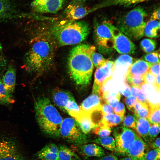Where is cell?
<instances>
[{
	"label": "cell",
	"instance_id": "6da1fadb",
	"mask_svg": "<svg viewBox=\"0 0 160 160\" xmlns=\"http://www.w3.org/2000/svg\"><path fill=\"white\" fill-rule=\"evenodd\" d=\"M24 56L23 68L29 73L44 71L52 63L56 42L50 32L42 30L35 33Z\"/></svg>",
	"mask_w": 160,
	"mask_h": 160
},
{
	"label": "cell",
	"instance_id": "7a4b0ae2",
	"mask_svg": "<svg viewBox=\"0 0 160 160\" xmlns=\"http://www.w3.org/2000/svg\"><path fill=\"white\" fill-rule=\"evenodd\" d=\"M96 49L94 46L81 44L71 50L68 59V68L71 77L77 85L85 86L89 83L94 67L91 55Z\"/></svg>",
	"mask_w": 160,
	"mask_h": 160
},
{
	"label": "cell",
	"instance_id": "3957f363",
	"mask_svg": "<svg viewBox=\"0 0 160 160\" xmlns=\"http://www.w3.org/2000/svg\"><path fill=\"white\" fill-rule=\"evenodd\" d=\"M34 109L37 122L42 131L50 136L59 137L63 119L50 100L44 97L37 98L34 103Z\"/></svg>",
	"mask_w": 160,
	"mask_h": 160
},
{
	"label": "cell",
	"instance_id": "277c9868",
	"mask_svg": "<svg viewBox=\"0 0 160 160\" xmlns=\"http://www.w3.org/2000/svg\"><path fill=\"white\" fill-rule=\"evenodd\" d=\"M89 31L86 22L70 20L55 24L50 31L56 41L62 46L81 43L86 39Z\"/></svg>",
	"mask_w": 160,
	"mask_h": 160
},
{
	"label": "cell",
	"instance_id": "5b68a950",
	"mask_svg": "<svg viewBox=\"0 0 160 160\" xmlns=\"http://www.w3.org/2000/svg\"><path fill=\"white\" fill-rule=\"evenodd\" d=\"M147 16L143 7H137L119 18L116 27L130 39H139L144 35Z\"/></svg>",
	"mask_w": 160,
	"mask_h": 160
},
{
	"label": "cell",
	"instance_id": "8992f818",
	"mask_svg": "<svg viewBox=\"0 0 160 160\" xmlns=\"http://www.w3.org/2000/svg\"><path fill=\"white\" fill-rule=\"evenodd\" d=\"M112 23L109 20H104L96 23L94 30L95 42L99 51L108 54L113 49V39L111 33Z\"/></svg>",
	"mask_w": 160,
	"mask_h": 160
},
{
	"label": "cell",
	"instance_id": "52a82bcc",
	"mask_svg": "<svg viewBox=\"0 0 160 160\" xmlns=\"http://www.w3.org/2000/svg\"><path fill=\"white\" fill-rule=\"evenodd\" d=\"M59 136L78 146L87 143L88 141L86 135L81 131L76 120L70 118L63 120Z\"/></svg>",
	"mask_w": 160,
	"mask_h": 160
},
{
	"label": "cell",
	"instance_id": "ba28073f",
	"mask_svg": "<svg viewBox=\"0 0 160 160\" xmlns=\"http://www.w3.org/2000/svg\"><path fill=\"white\" fill-rule=\"evenodd\" d=\"M113 134L115 141L114 151L121 155L125 154L137 135L133 130L124 126L115 127L113 130Z\"/></svg>",
	"mask_w": 160,
	"mask_h": 160
},
{
	"label": "cell",
	"instance_id": "9c48e42d",
	"mask_svg": "<svg viewBox=\"0 0 160 160\" xmlns=\"http://www.w3.org/2000/svg\"><path fill=\"white\" fill-rule=\"evenodd\" d=\"M114 64V62L106 60L103 64L97 68L94 74L92 93L101 95L104 86L112 78Z\"/></svg>",
	"mask_w": 160,
	"mask_h": 160
},
{
	"label": "cell",
	"instance_id": "30bf717a",
	"mask_svg": "<svg viewBox=\"0 0 160 160\" xmlns=\"http://www.w3.org/2000/svg\"><path fill=\"white\" fill-rule=\"evenodd\" d=\"M15 141L10 137H0V160H26Z\"/></svg>",
	"mask_w": 160,
	"mask_h": 160
},
{
	"label": "cell",
	"instance_id": "8fae6325",
	"mask_svg": "<svg viewBox=\"0 0 160 160\" xmlns=\"http://www.w3.org/2000/svg\"><path fill=\"white\" fill-rule=\"evenodd\" d=\"M111 33L113 39V48L118 52L129 54L135 53L136 48L134 43L113 24L111 27Z\"/></svg>",
	"mask_w": 160,
	"mask_h": 160
},
{
	"label": "cell",
	"instance_id": "7c38bea8",
	"mask_svg": "<svg viewBox=\"0 0 160 160\" xmlns=\"http://www.w3.org/2000/svg\"><path fill=\"white\" fill-rule=\"evenodd\" d=\"M66 0H33L31 4L33 10L40 13H57L64 5Z\"/></svg>",
	"mask_w": 160,
	"mask_h": 160
},
{
	"label": "cell",
	"instance_id": "4fadbf2b",
	"mask_svg": "<svg viewBox=\"0 0 160 160\" xmlns=\"http://www.w3.org/2000/svg\"><path fill=\"white\" fill-rule=\"evenodd\" d=\"M148 144L137 134L136 137L127 149L125 155L133 160H144L147 152Z\"/></svg>",
	"mask_w": 160,
	"mask_h": 160
},
{
	"label": "cell",
	"instance_id": "5bb4252c",
	"mask_svg": "<svg viewBox=\"0 0 160 160\" xmlns=\"http://www.w3.org/2000/svg\"><path fill=\"white\" fill-rule=\"evenodd\" d=\"M91 12V8L84 6L83 3L72 1L65 8L63 13L69 20H76Z\"/></svg>",
	"mask_w": 160,
	"mask_h": 160
},
{
	"label": "cell",
	"instance_id": "9a60e30c",
	"mask_svg": "<svg viewBox=\"0 0 160 160\" xmlns=\"http://www.w3.org/2000/svg\"><path fill=\"white\" fill-rule=\"evenodd\" d=\"M105 102L100 95L92 93L83 101L80 107L82 112L91 115L96 111L101 110L102 105Z\"/></svg>",
	"mask_w": 160,
	"mask_h": 160
},
{
	"label": "cell",
	"instance_id": "2e32d148",
	"mask_svg": "<svg viewBox=\"0 0 160 160\" xmlns=\"http://www.w3.org/2000/svg\"><path fill=\"white\" fill-rule=\"evenodd\" d=\"M152 65L143 60H137L129 66L125 76H143L149 71Z\"/></svg>",
	"mask_w": 160,
	"mask_h": 160
},
{
	"label": "cell",
	"instance_id": "e0dca14e",
	"mask_svg": "<svg viewBox=\"0 0 160 160\" xmlns=\"http://www.w3.org/2000/svg\"><path fill=\"white\" fill-rule=\"evenodd\" d=\"M58 146L54 143H49L38 152L35 156L37 160H58Z\"/></svg>",
	"mask_w": 160,
	"mask_h": 160
},
{
	"label": "cell",
	"instance_id": "ac0fdd59",
	"mask_svg": "<svg viewBox=\"0 0 160 160\" xmlns=\"http://www.w3.org/2000/svg\"><path fill=\"white\" fill-rule=\"evenodd\" d=\"M151 0H103L99 3L94 6V11L100 9L112 6H122L130 7L134 6L138 4Z\"/></svg>",
	"mask_w": 160,
	"mask_h": 160
},
{
	"label": "cell",
	"instance_id": "d6986e66",
	"mask_svg": "<svg viewBox=\"0 0 160 160\" xmlns=\"http://www.w3.org/2000/svg\"><path fill=\"white\" fill-rule=\"evenodd\" d=\"M16 69L15 65L12 64L8 66L5 73L1 79L5 89L12 94L15 88L16 80Z\"/></svg>",
	"mask_w": 160,
	"mask_h": 160
},
{
	"label": "cell",
	"instance_id": "ffe728a7",
	"mask_svg": "<svg viewBox=\"0 0 160 160\" xmlns=\"http://www.w3.org/2000/svg\"><path fill=\"white\" fill-rule=\"evenodd\" d=\"M52 96L55 104L64 111H65V106L68 102L74 99L69 92L59 89L54 90Z\"/></svg>",
	"mask_w": 160,
	"mask_h": 160
},
{
	"label": "cell",
	"instance_id": "44dd1931",
	"mask_svg": "<svg viewBox=\"0 0 160 160\" xmlns=\"http://www.w3.org/2000/svg\"><path fill=\"white\" fill-rule=\"evenodd\" d=\"M75 120L81 131L86 135L92 131L96 126L90 115L85 113L81 111L80 114Z\"/></svg>",
	"mask_w": 160,
	"mask_h": 160
},
{
	"label": "cell",
	"instance_id": "7402d4cb",
	"mask_svg": "<svg viewBox=\"0 0 160 160\" xmlns=\"http://www.w3.org/2000/svg\"><path fill=\"white\" fill-rule=\"evenodd\" d=\"M81 152L88 157H101L105 155L103 148L96 143L85 144L79 145Z\"/></svg>",
	"mask_w": 160,
	"mask_h": 160
},
{
	"label": "cell",
	"instance_id": "603a6c76",
	"mask_svg": "<svg viewBox=\"0 0 160 160\" xmlns=\"http://www.w3.org/2000/svg\"><path fill=\"white\" fill-rule=\"evenodd\" d=\"M137 122L135 130L136 134L141 137L148 144V133L151 124L148 119L137 117Z\"/></svg>",
	"mask_w": 160,
	"mask_h": 160
},
{
	"label": "cell",
	"instance_id": "cb8c5ba5",
	"mask_svg": "<svg viewBox=\"0 0 160 160\" xmlns=\"http://www.w3.org/2000/svg\"><path fill=\"white\" fill-rule=\"evenodd\" d=\"M15 11L9 0H0V21L13 17Z\"/></svg>",
	"mask_w": 160,
	"mask_h": 160
},
{
	"label": "cell",
	"instance_id": "d4e9b609",
	"mask_svg": "<svg viewBox=\"0 0 160 160\" xmlns=\"http://www.w3.org/2000/svg\"><path fill=\"white\" fill-rule=\"evenodd\" d=\"M57 155L58 160H81L76 153L64 145L58 146Z\"/></svg>",
	"mask_w": 160,
	"mask_h": 160
},
{
	"label": "cell",
	"instance_id": "484cf974",
	"mask_svg": "<svg viewBox=\"0 0 160 160\" xmlns=\"http://www.w3.org/2000/svg\"><path fill=\"white\" fill-rule=\"evenodd\" d=\"M159 21L150 20L146 23L145 28L144 35L151 38H156L159 36Z\"/></svg>",
	"mask_w": 160,
	"mask_h": 160
},
{
	"label": "cell",
	"instance_id": "4316f807",
	"mask_svg": "<svg viewBox=\"0 0 160 160\" xmlns=\"http://www.w3.org/2000/svg\"><path fill=\"white\" fill-rule=\"evenodd\" d=\"M149 103H143L137 100L131 111L137 117L147 119L149 113Z\"/></svg>",
	"mask_w": 160,
	"mask_h": 160
},
{
	"label": "cell",
	"instance_id": "83f0119b",
	"mask_svg": "<svg viewBox=\"0 0 160 160\" xmlns=\"http://www.w3.org/2000/svg\"><path fill=\"white\" fill-rule=\"evenodd\" d=\"M124 117L112 113L104 115L100 122L111 128L117 126L122 123Z\"/></svg>",
	"mask_w": 160,
	"mask_h": 160
},
{
	"label": "cell",
	"instance_id": "f1b7e54d",
	"mask_svg": "<svg viewBox=\"0 0 160 160\" xmlns=\"http://www.w3.org/2000/svg\"><path fill=\"white\" fill-rule=\"evenodd\" d=\"M149 113L147 119L151 124H160V104L149 102Z\"/></svg>",
	"mask_w": 160,
	"mask_h": 160
},
{
	"label": "cell",
	"instance_id": "f546056e",
	"mask_svg": "<svg viewBox=\"0 0 160 160\" xmlns=\"http://www.w3.org/2000/svg\"><path fill=\"white\" fill-rule=\"evenodd\" d=\"M92 142L102 146L107 150L112 151H115V141L114 138L111 136H108L103 137H98L94 140Z\"/></svg>",
	"mask_w": 160,
	"mask_h": 160
},
{
	"label": "cell",
	"instance_id": "4dcf8cb0",
	"mask_svg": "<svg viewBox=\"0 0 160 160\" xmlns=\"http://www.w3.org/2000/svg\"><path fill=\"white\" fill-rule=\"evenodd\" d=\"M14 102L12 94L5 89L1 80L0 81V104L8 105Z\"/></svg>",
	"mask_w": 160,
	"mask_h": 160
},
{
	"label": "cell",
	"instance_id": "1f68e13d",
	"mask_svg": "<svg viewBox=\"0 0 160 160\" xmlns=\"http://www.w3.org/2000/svg\"><path fill=\"white\" fill-rule=\"evenodd\" d=\"M65 111L68 113L75 119L81 112L80 106L77 104L74 99L68 102L65 106Z\"/></svg>",
	"mask_w": 160,
	"mask_h": 160
},
{
	"label": "cell",
	"instance_id": "d6a6232c",
	"mask_svg": "<svg viewBox=\"0 0 160 160\" xmlns=\"http://www.w3.org/2000/svg\"><path fill=\"white\" fill-rule=\"evenodd\" d=\"M92 131L99 137H103L109 136L111 132V128L100 122L96 125Z\"/></svg>",
	"mask_w": 160,
	"mask_h": 160
},
{
	"label": "cell",
	"instance_id": "836d02e7",
	"mask_svg": "<svg viewBox=\"0 0 160 160\" xmlns=\"http://www.w3.org/2000/svg\"><path fill=\"white\" fill-rule=\"evenodd\" d=\"M125 79L127 83L131 87H136L141 89V87L144 84L143 76H125Z\"/></svg>",
	"mask_w": 160,
	"mask_h": 160
},
{
	"label": "cell",
	"instance_id": "e575fe53",
	"mask_svg": "<svg viewBox=\"0 0 160 160\" xmlns=\"http://www.w3.org/2000/svg\"><path fill=\"white\" fill-rule=\"evenodd\" d=\"M157 43L154 40L150 39H145L140 42L142 49L146 53L151 52L154 51L156 46Z\"/></svg>",
	"mask_w": 160,
	"mask_h": 160
},
{
	"label": "cell",
	"instance_id": "d590c367",
	"mask_svg": "<svg viewBox=\"0 0 160 160\" xmlns=\"http://www.w3.org/2000/svg\"><path fill=\"white\" fill-rule=\"evenodd\" d=\"M137 122V117L133 113H128L124 116L122 122L124 126L135 130Z\"/></svg>",
	"mask_w": 160,
	"mask_h": 160
},
{
	"label": "cell",
	"instance_id": "8d00e7d4",
	"mask_svg": "<svg viewBox=\"0 0 160 160\" xmlns=\"http://www.w3.org/2000/svg\"><path fill=\"white\" fill-rule=\"evenodd\" d=\"M140 89L137 88L131 87V94L140 102L149 104L150 102L148 100L146 95Z\"/></svg>",
	"mask_w": 160,
	"mask_h": 160
},
{
	"label": "cell",
	"instance_id": "74e56055",
	"mask_svg": "<svg viewBox=\"0 0 160 160\" xmlns=\"http://www.w3.org/2000/svg\"><path fill=\"white\" fill-rule=\"evenodd\" d=\"M160 124H151L148 133V143H150L157 136L159 132Z\"/></svg>",
	"mask_w": 160,
	"mask_h": 160
},
{
	"label": "cell",
	"instance_id": "f35d334b",
	"mask_svg": "<svg viewBox=\"0 0 160 160\" xmlns=\"http://www.w3.org/2000/svg\"><path fill=\"white\" fill-rule=\"evenodd\" d=\"M93 52L91 55V59L94 66L97 68L103 64L106 60L99 53Z\"/></svg>",
	"mask_w": 160,
	"mask_h": 160
},
{
	"label": "cell",
	"instance_id": "ab89813d",
	"mask_svg": "<svg viewBox=\"0 0 160 160\" xmlns=\"http://www.w3.org/2000/svg\"><path fill=\"white\" fill-rule=\"evenodd\" d=\"M121 98V94L119 92L115 95L107 96L104 99L110 105L114 108L119 103Z\"/></svg>",
	"mask_w": 160,
	"mask_h": 160
},
{
	"label": "cell",
	"instance_id": "60d3db41",
	"mask_svg": "<svg viewBox=\"0 0 160 160\" xmlns=\"http://www.w3.org/2000/svg\"><path fill=\"white\" fill-rule=\"evenodd\" d=\"M145 61L152 64L159 63V54L156 52H153L145 55L143 57Z\"/></svg>",
	"mask_w": 160,
	"mask_h": 160
},
{
	"label": "cell",
	"instance_id": "b9f144b4",
	"mask_svg": "<svg viewBox=\"0 0 160 160\" xmlns=\"http://www.w3.org/2000/svg\"><path fill=\"white\" fill-rule=\"evenodd\" d=\"M144 160H160V149H154L148 151Z\"/></svg>",
	"mask_w": 160,
	"mask_h": 160
},
{
	"label": "cell",
	"instance_id": "7bdbcfd3",
	"mask_svg": "<svg viewBox=\"0 0 160 160\" xmlns=\"http://www.w3.org/2000/svg\"><path fill=\"white\" fill-rule=\"evenodd\" d=\"M113 112L116 115L124 116L126 112V108L124 104L121 102L119 103L113 108Z\"/></svg>",
	"mask_w": 160,
	"mask_h": 160
},
{
	"label": "cell",
	"instance_id": "ee69618b",
	"mask_svg": "<svg viewBox=\"0 0 160 160\" xmlns=\"http://www.w3.org/2000/svg\"><path fill=\"white\" fill-rule=\"evenodd\" d=\"M137 101V99L133 96H130L125 99V104L127 108L129 111H131Z\"/></svg>",
	"mask_w": 160,
	"mask_h": 160
},
{
	"label": "cell",
	"instance_id": "f6af8a7d",
	"mask_svg": "<svg viewBox=\"0 0 160 160\" xmlns=\"http://www.w3.org/2000/svg\"><path fill=\"white\" fill-rule=\"evenodd\" d=\"M143 78L145 84H151L154 87L156 79V76L148 71L143 76Z\"/></svg>",
	"mask_w": 160,
	"mask_h": 160
},
{
	"label": "cell",
	"instance_id": "bcb514c9",
	"mask_svg": "<svg viewBox=\"0 0 160 160\" xmlns=\"http://www.w3.org/2000/svg\"><path fill=\"white\" fill-rule=\"evenodd\" d=\"M107 102L103 103L102 105L101 110L104 115L112 114L113 112V108Z\"/></svg>",
	"mask_w": 160,
	"mask_h": 160
},
{
	"label": "cell",
	"instance_id": "7dc6e473",
	"mask_svg": "<svg viewBox=\"0 0 160 160\" xmlns=\"http://www.w3.org/2000/svg\"><path fill=\"white\" fill-rule=\"evenodd\" d=\"M149 71L156 77L160 74L159 63L152 64Z\"/></svg>",
	"mask_w": 160,
	"mask_h": 160
},
{
	"label": "cell",
	"instance_id": "c3c4849f",
	"mask_svg": "<svg viewBox=\"0 0 160 160\" xmlns=\"http://www.w3.org/2000/svg\"><path fill=\"white\" fill-rule=\"evenodd\" d=\"M6 60L4 56L2 51L0 49V71H1L6 65Z\"/></svg>",
	"mask_w": 160,
	"mask_h": 160
},
{
	"label": "cell",
	"instance_id": "681fc988",
	"mask_svg": "<svg viewBox=\"0 0 160 160\" xmlns=\"http://www.w3.org/2000/svg\"><path fill=\"white\" fill-rule=\"evenodd\" d=\"M150 18V20H159L160 8L159 7L154 11Z\"/></svg>",
	"mask_w": 160,
	"mask_h": 160
},
{
	"label": "cell",
	"instance_id": "f907efd6",
	"mask_svg": "<svg viewBox=\"0 0 160 160\" xmlns=\"http://www.w3.org/2000/svg\"><path fill=\"white\" fill-rule=\"evenodd\" d=\"M160 137L156 138L150 143L151 147L153 149H160Z\"/></svg>",
	"mask_w": 160,
	"mask_h": 160
},
{
	"label": "cell",
	"instance_id": "816d5d0a",
	"mask_svg": "<svg viewBox=\"0 0 160 160\" xmlns=\"http://www.w3.org/2000/svg\"><path fill=\"white\" fill-rule=\"evenodd\" d=\"M98 160H119L117 157L113 154L103 156Z\"/></svg>",
	"mask_w": 160,
	"mask_h": 160
},
{
	"label": "cell",
	"instance_id": "f5cc1de1",
	"mask_svg": "<svg viewBox=\"0 0 160 160\" xmlns=\"http://www.w3.org/2000/svg\"><path fill=\"white\" fill-rule=\"evenodd\" d=\"M160 87V74H159L156 77L155 84L154 87L157 91H159Z\"/></svg>",
	"mask_w": 160,
	"mask_h": 160
},
{
	"label": "cell",
	"instance_id": "db71d44e",
	"mask_svg": "<svg viewBox=\"0 0 160 160\" xmlns=\"http://www.w3.org/2000/svg\"><path fill=\"white\" fill-rule=\"evenodd\" d=\"M122 94L126 97H128L131 95L130 88L129 87H127L122 92Z\"/></svg>",
	"mask_w": 160,
	"mask_h": 160
},
{
	"label": "cell",
	"instance_id": "11a10c76",
	"mask_svg": "<svg viewBox=\"0 0 160 160\" xmlns=\"http://www.w3.org/2000/svg\"><path fill=\"white\" fill-rule=\"evenodd\" d=\"M91 0H73V1L77 2L83 3L87 1H90Z\"/></svg>",
	"mask_w": 160,
	"mask_h": 160
},
{
	"label": "cell",
	"instance_id": "9f6ffc18",
	"mask_svg": "<svg viewBox=\"0 0 160 160\" xmlns=\"http://www.w3.org/2000/svg\"><path fill=\"white\" fill-rule=\"evenodd\" d=\"M120 160H133L131 158L128 157H127L123 158L121 159Z\"/></svg>",
	"mask_w": 160,
	"mask_h": 160
},
{
	"label": "cell",
	"instance_id": "6f0895ef",
	"mask_svg": "<svg viewBox=\"0 0 160 160\" xmlns=\"http://www.w3.org/2000/svg\"><path fill=\"white\" fill-rule=\"evenodd\" d=\"M1 80V78H0V81Z\"/></svg>",
	"mask_w": 160,
	"mask_h": 160
}]
</instances>
